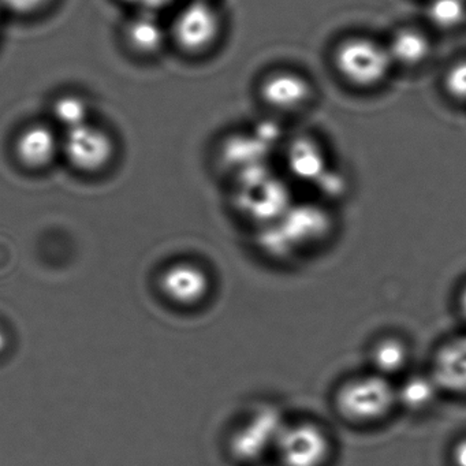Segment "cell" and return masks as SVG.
<instances>
[{
  "mask_svg": "<svg viewBox=\"0 0 466 466\" xmlns=\"http://www.w3.org/2000/svg\"><path fill=\"white\" fill-rule=\"evenodd\" d=\"M427 17L436 28H457L466 20L465 0H431L427 7Z\"/></svg>",
  "mask_w": 466,
  "mask_h": 466,
  "instance_id": "obj_16",
  "label": "cell"
},
{
  "mask_svg": "<svg viewBox=\"0 0 466 466\" xmlns=\"http://www.w3.org/2000/svg\"><path fill=\"white\" fill-rule=\"evenodd\" d=\"M125 2L137 7L140 12L157 13L170 6L174 0H125Z\"/></svg>",
  "mask_w": 466,
  "mask_h": 466,
  "instance_id": "obj_20",
  "label": "cell"
},
{
  "mask_svg": "<svg viewBox=\"0 0 466 466\" xmlns=\"http://www.w3.org/2000/svg\"><path fill=\"white\" fill-rule=\"evenodd\" d=\"M160 288L174 304L195 307L208 296L211 280L201 267L193 263H177L163 272Z\"/></svg>",
  "mask_w": 466,
  "mask_h": 466,
  "instance_id": "obj_6",
  "label": "cell"
},
{
  "mask_svg": "<svg viewBox=\"0 0 466 466\" xmlns=\"http://www.w3.org/2000/svg\"><path fill=\"white\" fill-rule=\"evenodd\" d=\"M166 32L157 13L140 12L127 29V39L141 54H154L165 45Z\"/></svg>",
  "mask_w": 466,
  "mask_h": 466,
  "instance_id": "obj_13",
  "label": "cell"
},
{
  "mask_svg": "<svg viewBox=\"0 0 466 466\" xmlns=\"http://www.w3.org/2000/svg\"><path fill=\"white\" fill-rule=\"evenodd\" d=\"M288 165L291 173L302 181H320L329 173L323 149L307 137L296 138L289 147Z\"/></svg>",
  "mask_w": 466,
  "mask_h": 466,
  "instance_id": "obj_11",
  "label": "cell"
},
{
  "mask_svg": "<svg viewBox=\"0 0 466 466\" xmlns=\"http://www.w3.org/2000/svg\"><path fill=\"white\" fill-rule=\"evenodd\" d=\"M431 376L439 390L466 395V337L449 340L436 351Z\"/></svg>",
  "mask_w": 466,
  "mask_h": 466,
  "instance_id": "obj_8",
  "label": "cell"
},
{
  "mask_svg": "<svg viewBox=\"0 0 466 466\" xmlns=\"http://www.w3.org/2000/svg\"><path fill=\"white\" fill-rule=\"evenodd\" d=\"M452 462L455 466H466V438L455 444L452 450Z\"/></svg>",
  "mask_w": 466,
  "mask_h": 466,
  "instance_id": "obj_21",
  "label": "cell"
},
{
  "mask_svg": "<svg viewBox=\"0 0 466 466\" xmlns=\"http://www.w3.org/2000/svg\"><path fill=\"white\" fill-rule=\"evenodd\" d=\"M261 99L274 110L293 111L312 96V86L301 75L278 72L261 84Z\"/></svg>",
  "mask_w": 466,
  "mask_h": 466,
  "instance_id": "obj_9",
  "label": "cell"
},
{
  "mask_svg": "<svg viewBox=\"0 0 466 466\" xmlns=\"http://www.w3.org/2000/svg\"><path fill=\"white\" fill-rule=\"evenodd\" d=\"M460 309L462 312L463 318L466 319V288L463 289L460 297Z\"/></svg>",
  "mask_w": 466,
  "mask_h": 466,
  "instance_id": "obj_22",
  "label": "cell"
},
{
  "mask_svg": "<svg viewBox=\"0 0 466 466\" xmlns=\"http://www.w3.org/2000/svg\"><path fill=\"white\" fill-rule=\"evenodd\" d=\"M282 466H324L331 452V441L315 422L285 425L277 447Z\"/></svg>",
  "mask_w": 466,
  "mask_h": 466,
  "instance_id": "obj_3",
  "label": "cell"
},
{
  "mask_svg": "<svg viewBox=\"0 0 466 466\" xmlns=\"http://www.w3.org/2000/svg\"><path fill=\"white\" fill-rule=\"evenodd\" d=\"M285 425L274 409H264L250 419L244 430L239 431L234 439V452L242 461H253L261 457L266 454L267 450L277 447L278 439Z\"/></svg>",
  "mask_w": 466,
  "mask_h": 466,
  "instance_id": "obj_7",
  "label": "cell"
},
{
  "mask_svg": "<svg viewBox=\"0 0 466 466\" xmlns=\"http://www.w3.org/2000/svg\"><path fill=\"white\" fill-rule=\"evenodd\" d=\"M370 361L373 372L390 379V376L397 375L408 365L409 349L398 338H383L370 350Z\"/></svg>",
  "mask_w": 466,
  "mask_h": 466,
  "instance_id": "obj_14",
  "label": "cell"
},
{
  "mask_svg": "<svg viewBox=\"0 0 466 466\" xmlns=\"http://www.w3.org/2000/svg\"><path fill=\"white\" fill-rule=\"evenodd\" d=\"M61 146L53 129L45 125H34L21 133L15 152L26 167L42 168L53 162Z\"/></svg>",
  "mask_w": 466,
  "mask_h": 466,
  "instance_id": "obj_10",
  "label": "cell"
},
{
  "mask_svg": "<svg viewBox=\"0 0 466 466\" xmlns=\"http://www.w3.org/2000/svg\"><path fill=\"white\" fill-rule=\"evenodd\" d=\"M395 405H398L397 387L389 378L376 372L350 379L335 395L338 413L354 424L380 421Z\"/></svg>",
  "mask_w": 466,
  "mask_h": 466,
  "instance_id": "obj_1",
  "label": "cell"
},
{
  "mask_svg": "<svg viewBox=\"0 0 466 466\" xmlns=\"http://www.w3.org/2000/svg\"><path fill=\"white\" fill-rule=\"evenodd\" d=\"M61 148L76 168L86 173L102 170L114 154L110 136L89 122L66 130Z\"/></svg>",
  "mask_w": 466,
  "mask_h": 466,
  "instance_id": "obj_5",
  "label": "cell"
},
{
  "mask_svg": "<svg viewBox=\"0 0 466 466\" xmlns=\"http://www.w3.org/2000/svg\"><path fill=\"white\" fill-rule=\"evenodd\" d=\"M443 84L452 99L466 102V59L458 61L447 70Z\"/></svg>",
  "mask_w": 466,
  "mask_h": 466,
  "instance_id": "obj_18",
  "label": "cell"
},
{
  "mask_svg": "<svg viewBox=\"0 0 466 466\" xmlns=\"http://www.w3.org/2000/svg\"><path fill=\"white\" fill-rule=\"evenodd\" d=\"M50 0H0V9L15 15H31L45 7Z\"/></svg>",
  "mask_w": 466,
  "mask_h": 466,
  "instance_id": "obj_19",
  "label": "cell"
},
{
  "mask_svg": "<svg viewBox=\"0 0 466 466\" xmlns=\"http://www.w3.org/2000/svg\"><path fill=\"white\" fill-rule=\"evenodd\" d=\"M53 113L56 122L65 127V132L88 124V106L86 100L75 95L59 97L54 105Z\"/></svg>",
  "mask_w": 466,
  "mask_h": 466,
  "instance_id": "obj_17",
  "label": "cell"
},
{
  "mask_svg": "<svg viewBox=\"0 0 466 466\" xmlns=\"http://www.w3.org/2000/svg\"><path fill=\"white\" fill-rule=\"evenodd\" d=\"M6 335H5V332L0 329V351L4 350L5 346H6Z\"/></svg>",
  "mask_w": 466,
  "mask_h": 466,
  "instance_id": "obj_23",
  "label": "cell"
},
{
  "mask_svg": "<svg viewBox=\"0 0 466 466\" xmlns=\"http://www.w3.org/2000/svg\"><path fill=\"white\" fill-rule=\"evenodd\" d=\"M334 62L338 73L360 88L383 83L392 66L387 47L364 37L345 40L335 51Z\"/></svg>",
  "mask_w": 466,
  "mask_h": 466,
  "instance_id": "obj_2",
  "label": "cell"
},
{
  "mask_svg": "<svg viewBox=\"0 0 466 466\" xmlns=\"http://www.w3.org/2000/svg\"><path fill=\"white\" fill-rule=\"evenodd\" d=\"M387 50L392 64L414 67L427 61L431 56V42L417 29H400L392 36Z\"/></svg>",
  "mask_w": 466,
  "mask_h": 466,
  "instance_id": "obj_12",
  "label": "cell"
},
{
  "mask_svg": "<svg viewBox=\"0 0 466 466\" xmlns=\"http://www.w3.org/2000/svg\"><path fill=\"white\" fill-rule=\"evenodd\" d=\"M220 26L222 23L214 6L207 0H193L174 21V39L187 53H203L217 42Z\"/></svg>",
  "mask_w": 466,
  "mask_h": 466,
  "instance_id": "obj_4",
  "label": "cell"
},
{
  "mask_svg": "<svg viewBox=\"0 0 466 466\" xmlns=\"http://www.w3.org/2000/svg\"><path fill=\"white\" fill-rule=\"evenodd\" d=\"M438 391L432 376H411L397 387V400L409 410H422L433 402Z\"/></svg>",
  "mask_w": 466,
  "mask_h": 466,
  "instance_id": "obj_15",
  "label": "cell"
}]
</instances>
